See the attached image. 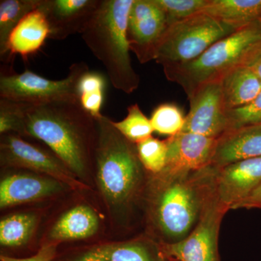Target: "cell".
Segmentation results:
<instances>
[{"label":"cell","instance_id":"8","mask_svg":"<svg viewBox=\"0 0 261 261\" xmlns=\"http://www.w3.org/2000/svg\"><path fill=\"white\" fill-rule=\"evenodd\" d=\"M0 161L3 167L45 175L63 182L71 190L82 191L90 188L78 179L51 150L31 143L16 134L1 135Z\"/></svg>","mask_w":261,"mask_h":261},{"label":"cell","instance_id":"29","mask_svg":"<svg viewBox=\"0 0 261 261\" xmlns=\"http://www.w3.org/2000/svg\"><path fill=\"white\" fill-rule=\"evenodd\" d=\"M228 130L261 124V92L248 104L226 111Z\"/></svg>","mask_w":261,"mask_h":261},{"label":"cell","instance_id":"11","mask_svg":"<svg viewBox=\"0 0 261 261\" xmlns=\"http://www.w3.org/2000/svg\"><path fill=\"white\" fill-rule=\"evenodd\" d=\"M190 110L181 132L218 139L228 130L221 80L207 82L188 96Z\"/></svg>","mask_w":261,"mask_h":261},{"label":"cell","instance_id":"24","mask_svg":"<svg viewBox=\"0 0 261 261\" xmlns=\"http://www.w3.org/2000/svg\"><path fill=\"white\" fill-rule=\"evenodd\" d=\"M42 0L0 1V54L5 50L10 33L29 13L40 6Z\"/></svg>","mask_w":261,"mask_h":261},{"label":"cell","instance_id":"5","mask_svg":"<svg viewBox=\"0 0 261 261\" xmlns=\"http://www.w3.org/2000/svg\"><path fill=\"white\" fill-rule=\"evenodd\" d=\"M261 42V21L238 29L218 41L193 61L165 65L166 79L181 86L187 97L202 84L220 80L227 72L243 64Z\"/></svg>","mask_w":261,"mask_h":261},{"label":"cell","instance_id":"13","mask_svg":"<svg viewBox=\"0 0 261 261\" xmlns=\"http://www.w3.org/2000/svg\"><path fill=\"white\" fill-rule=\"evenodd\" d=\"M163 245L147 233L125 241L85 247L63 261H171Z\"/></svg>","mask_w":261,"mask_h":261},{"label":"cell","instance_id":"27","mask_svg":"<svg viewBox=\"0 0 261 261\" xmlns=\"http://www.w3.org/2000/svg\"><path fill=\"white\" fill-rule=\"evenodd\" d=\"M136 145L141 162L149 173L158 174L164 169L168 154L166 140L150 137Z\"/></svg>","mask_w":261,"mask_h":261},{"label":"cell","instance_id":"20","mask_svg":"<svg viewBox=\"0 0 261 261\" xmlns=\"http://www.w3.org/2000/svg\"><path fill=\"white\" fill-rule=\"evenodd\" d=\"M225 110L248 104L261 92V80L250 68L239 65L221 79Z\"/></svg>","mask_w":261,"mask_h":261},{"label":"cell","instance_id":"31","mask_svg":"<svg viewBox=\"0 0 261 261\" xmlns=\"http://www.w3.org/2000/svg\"><path fill=\"white\" fill-rule=\"evenodd\" d=\"M59 244L53 243H43L42 246L39 249L37 253L32 256L25 257V258H17L1 255V261H53L56 258L57 250Z\"/></svg>","mask_w":261,"mask_h":261},{"label":"cell","instance_id":"7","mask_svg":"<svg viewBox=\"0 0 261 261\" xmlns=\"http://www.w3.org/2000/svg\"><path fill=\"white\" fill-rule=\"evenodd\" d=\"M84 62L73 63L67 77L50 80L25 70L23 73H4L0 76V99L27 104L56 101L80 102L77 87L81 77L89 70Z\"/></svg>","mask_w":261,"mask_h":261},{"label":"cell","instance_id":"32","mask_svg":"<svg viewBox=\"0 0 261 261\" xmlns=\"http://www.w3.org/2000/svg\"><path fill=\"white\" fill-rule=\"evenodd\" d=\"M241 65L248 67L261 80V42L249 53Z\"/></svg>","mask_w":261,"mask_h":261},{"label":"cell","instance_id":"34","mask_svg":"<svg viewBox=\"0 0 261 261\" xmlns=\"http://www.w3.org/2000/svg\"><path fill=\"white\" fill-rule=\"evenodd\" d=\"M171 261H177V260H175V259L171 258Z\"/></svg>","mask_w":261,"mask_h":261},{"label":"cell","instance_id":"6","mask_svg":"<svg viewBox=\"0 0 261 261\" xmlns=\"http://www.w3.org/2000/svg\"><path fill=\"white\" fill-rule=\"evenodd\" d=\"M236 31L211 15L197 13L168 27L156 48L154 61L163 67L188 63Z\"/></svg>","mask_w":261,"mask_h":261},{"label":"cell","instance_id":"4","mask_svg":"<svg viewBox=\"0 0 261 261\" xmlns=\"http://www.w3.org/2000/svg\"><path fill=\"white\" fill-rule=\"evenodd\" d=\"M134 0H101L100 5L82 37L90 51L106 68L111 84L126 94L140 85L134 69L127 39V23Z\"/></svg>","mask_w":261,"mask_h":261},{"label":"cell","instance_id":"3","mask_svg":"<svg viewBox=\"0 0 261 261\" xmlns=\"http://www.w3.org/2000/svg\"><path fill=\"white\" fill-rule=\"evenodd\" d=\"M18 103L23 137L45 144L78 179L92 186L97 139L95 118L77 101Z\"/></svg>","mask_w":261,"mask_h":261},{"label":"cell","instance_id":"26","mask_svg":"<svg viewBox=\"0 0 261 261\" xmlns=\"http://www.w3.org/2000/svg\"><path fill=\"white\" fill-rule=\"evenodd\" d=\"M150 122L154 132L171 137L181 132L185 117L181 110L176 105L163 103L154 110Z\"/></svg>","mask_w":261,"mask_h":261},{"label":"cell","instance_id":"10","mask_svg":"<svg viewBox=\"0 0 261 261\" xmlns=\"http://www.w3.org/2000/svg\"><path fill=\"white\" fill-rule=\"evenodd\" d=\"M168 28L157 0H134L127 23L130 50L142 64L154 61L158 44Z\"/></svg>","mask_w":261,"mask_h":261},{"label":"cell","instance_id":"21","mask_svg":"<svg viewBox=\"0 0 261 261\" xmlns=\"http://www.w3.org/2000/svg\"><path fill=\"white\" fill-rule=\"evenodd\" d=\"M200 13L238 30L261 21V0H210Z\"/></svg>","mask_w":261,"mask_h":261},{"label":"cell","instance_id":"14","mask_svg":"<svg viewBox=\"0 0 261 261\" xmlns=\"http://www.w3.org/2000/svg\"><path fill=\"white\" fill-rule=\"evenodd\" d=\"M216 168L215 192L228 211L238 209L261 184V157Z\"/></svg>","mask_w":261,"mask_h":261},{"label":"cell","instance_id":"16","mask_svg":"<svg viewBox=\"0 0 261 261\" xmlns=\"http://www.w3.org/2000/svg\"><path fill=\"white\" fill-rule=\"evenodd\" d=\"M166 140L167 160L163 171L178 173L197 171L211 165L217 139L180 132Z\"/></svg>","mask_w":261,"mask_h":261},{"label":"cell","instance_id":"9","mask_svg":"<svg viewBox=\"0 0 261 261\" xmlns=\"http://www.w3.org/2000/svg\"><path fill=\"white\" fill-rule=\"evenodd\" d=\"M227 209L220 203L215 187L195 229L183 241L163 245L168 256L177 261H220L219 234Z\"/></svg>","mask_w":261,"mask_h":261},{"label":"cell","instance_id":"30","mask_svg":"<svg viewBox=\"0 0 261 261\" xmlns=\"http://www.w3.org/2000/svg\"><path fill=\"white\" fill-rule=\"evenodd\" d=\"M0 134H16L23 137V121L18 102L0 99Z\"/></svg>","mask_w":261,"mask_h":261},{"label":"cell","instance_id":"18","mask_svg":"<svg viewBox=\"0 0 261 261\" xmlns=\"http://www.w3.org/2000/svg\"><path fill=\"white\" fill-rule=\"evenodd\" d=\"M261 157V124L228 130L216 140L211 165H228Z\"/></svg>","mask_w":261,"mask_h":261},{"label":"cell","instance_id":"23","mask_svg":"<svg viewBox=\"0 0 261 261\" xmlns=\"http://www.w3.org/2000/svg\"><path fill=\"white\" fill-rule=\"evenodd\" d=\"M106 80L102 73L89 70L80 80L77 87L81 106L94 118L102 116Z\"/></svg>","mask_w":261,"mask_h":261},{"label":"cell","instance_id":"22","mask_svg":"<svg viewBox=\"0 0 261 261\" xmlns=\"http://www.w3.org/2000/svg\"><path fill=\"white\" fill-rule=\"evenodd\" d=\"M39 217L34 212H19L8 215L0 221V244L5 247L27 245L39 224Z\"/></svg>","mask_w":261,"mask_h":261},{"label":"cell","instance_id":"1","mask_svg":"<svg viewBox=\"0 0 261 261\" xmlns=\"http://www.w3.org/2000/svg\"><path fill=\"white\" fill-rule=\"evenodd\" d=\"M216 169L209 165L190 172L150 173L144 205L145 233L162 245L185 240L214 192Z\"/></svg>","mask_w":261,"mask_h":261},{"label":"cell","instance_id":"28","mask_svg":"<svg viewBox=\"0 0 261 261\" xmlns=\"http://www.w3.org/2000/svg\"><path fill=\"white\" fill-rule=\"evenodd\" d=\"M210 0H157L166 15L168 27L176 22L197 14Z\"/></svg>","mask_w":261,"mask_h":261},{"label":"cell","instance_id":"12","mask_svg":"<svg viewBox=\"0 0 261 261\" xmlns=\"http://www.w3.org/2000/svg\"><path fill=\"white\" fill-rule=\"evenodd\" d=\"M5 173L0 182V207L9 208L47 200L71 190L55 178L23 169Z\"/></svg>","mask_w":261,"mask_h":261},{"label":"cell","instance_id":"15","mask_svg":"<svg viewBox=\"0 0 261 261\" xmlns=\"http://www.w3.org/2000/svg\"><path fill=\"white\" fill-rule=\"evenodd\" d=\"M101 0H42L39 9L47 18L49 39L64 40L84 32Z\"/></svg>","mask_w":261,"mask_h":261},{"label":"cell","instance_id":"2","mask_svg":"<svg viewBox=\"0 0 261 261\" xmlns=\"http://www.w3.org/2000/svg\"><path fill=\"white\" fill-rule=\"evenodd\" d=\"M95 119L94 181L113 222L129 227L137 216L144 218L150 173L141 162L137 145L115 128L112 120L103 115Z\"/></svg>","mask_w":261,"mask_h":261},{"label":"cell","instance_id":"33","mask_svg":"<svg viewBox=\"0 0 261 261\" xmlns=\"http://www.w3.org/2000/svg\"><path fill=\"white\" fill-rule=\"evenodd\" d=\"M239 208H258L261 210V184L240 204Z\"/></svg>","mask_w":261,"mask_h":261},{"label":"cell","instance_id":"19","mask_svg":"<svg viewBox=\"0 0 261 261\" xmlns=\"http://www.w3.org/2000/svg\"><path fill=\"white\" fill-rule=\"evenodd\" d=\"M49 27L47 18L39 9L29 13L13 29L8 37L5 50L0 54L10 61V58L20 55L24 59L37 53L49 39Z\"/></svg>","mask_w":261,"mask_h":261},{"label":"cell","instance_id":"17","mask_svg":"<svg viewBox=\"0 0 261 261\" xmlns=\"http://www.w3.org/2000/svg\"><path fill=\"white\" fill-rule=\"evenodd\" d=\"M101 228L97 211L87 202H81L63 211L51 225L46 243L60 244L93 238Z\"/></svg>","mask_w":261,"mask_h":261},{"label":"cell","instance_id":"25","mask_svg":"<svg viewBox=\"0 0 261 261\" xmlns=\"http://www.w3.org/2000/svg\"><path fill=\"white\" fill-rule=\"evenodd\" d=\"M126 118L121 121H113V126L123 137L132 143L137 145L152 137L154 132L150 119L141 111L137 103L127 109Z\"/></svg>","mask_w":261,"mask_h":261}]
</instances>
